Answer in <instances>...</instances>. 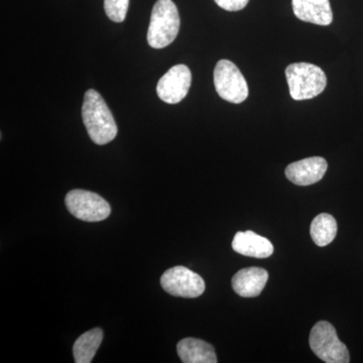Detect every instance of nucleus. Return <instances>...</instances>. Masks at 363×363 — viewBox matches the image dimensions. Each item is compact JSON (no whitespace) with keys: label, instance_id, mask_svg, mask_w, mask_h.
Returning a JSON list of instances; mask_svg holds the SVG:
<instances>
[{"label":"nucleus","instance_id":"f257e3e1","mask_svg":"<svg viewBox=\"0 0 363 363\" xmlns=\"http://www.w3.org/2000/svg\"><path fill=\"white\" fill-rule=\"evenodd\" d=\"M82 117L93 143L104 145L116 138L118 130L114 117L97 91L89 89L85 93Z\"/></svg>","mask_w":363,"mask_h":363},{"label":"nucleus","instance_id":"f03ea898","mask_svg":"<svg viewBox=\"0 0 363 363\" xmlns=\"http://www.w3.org/2000/svg\"><path fill=\"white\" fill-rule=\"evenodd\" d=\"M180 16L172 0H157L152 9L147 43L154 49H164L175 40L180 30Z\"/></svg>","mask_w":363,"mask_h":363},{"label":"nucleus","instance_id":"7ed1b4c3","mask_svg":"<svg viewBox=\"0 0 363 363\" xmlns=\"http://www.w3.org/2000/svg\"><path fill=\"white\" fill-rule=\"evenodd\" d=\"M286 78L294 100H308L323 92L327 77L320 67L309 63H295L286 67Z\"/></svg>","mask_w":363,"mask_h":363},{"label":"nucleus","instance_id":"20e7f679","mask_svg":"<svg viewBox=\"0 0 363 363\" xmlns=\"http://www.w3.org/2000/svg\"><path fill=\"white\" fill-rule=\"evenodd\" d=\"M310 347L320 359L327 363H348L350 352L345 344L339 340L333 325L320 321L310 333Z\"/></svg>","mask_w":363,"mask_h":363},{"label":"nucleus","instance_id":"39448f33","mask_svg":"<svg viewBox=\"0 0 363 363\" xmlns=\"http://www.w3.org/2000/svg\"><path fill=\"white\" fill-rule=\"evenodd\" d=\"M214 85L219 96L230 104H240L247 99V80L235 64L228 60H220L216 64Z\"/></svg>","mask_w":363,"mask_h":363},{"label":"nucleus","instance_id":"423d86ee","mask_svg":"<svg viewBox=\"0 0 363 363\" xmlns=\"http://www.w3.org/2000/svg\"><path fill=\"white\" fill-rule=\"evenodd\" d=\"M67 209L76 218L87 222H98L108 218L111 207L96 193L85 190H72L65 198Z\"/></svg>","mask_w":363,"mask_h":363},{"label":"nucleus","instance_id":"0eeeda50","mask_svg":"<svg viewBox=\"0 0 363 363\" xmlns=\"http://www.w3.org/2000/svg\"><path fill=\"white\" fill-rule=\"evenodd\" d=\"M162 289L169 295L182 298H197L205 291L204 279L185 267H175L164 272Z\"/></svg>","mask_w":363,"mask_h":363},{"label":"nucleus","instance_id":"6e6552de","mask_svg":"<svg viewBox=\"0 0 363 363\" xmlns=\"http://www.w3.org/2000/svg\"><path fill=\"white\" fill-rule=\"evenodd\" d=\"M191 82L192 74L187 66L172 67L157 82V96L166 104H179L187 96Z\"/></svg>","mask_w":363,"mask_h":363},{"label":"nucleus","instance_id":"1a4fd4ad","mask_svg":"<svg viewBox=\"0 0 363 363\" xmlns=\"http://www.w3.org/2000/svg\"><path fill=\"white\" fill-rule=\"evenodd\" d=\"M327 169L328 164L323 157H308L289 164L286 177L296 185L309 186L322 180Z\"/></svg>","mask_w":363,"mask_h":363},{"label":"nucleus","instance_id":"9d476101","mask_svg":"<svg viewBox=\"0 0 363 363\" xmlns=\"http://www.w3.org/2000/svg\"><path fill=\"white\" fill-rule=\"evenodd\" d=\"M269 279L266 269L260 267H247L234 274L233 288L240 297H257L264 291Z\"/></svg>","mask_w":363,"mask_h":363},{"label":"nucleus","instance_id":"9b49d317","mask_svg":"<svg viewBox=\"0 0 363 363\" xmlns=\"http://www.w3.org/2000/svg\"><path fill=\"white\" fill-rule=\"evenodd\" d=\"M293 11L298 20L318 26H329L333 13L329 0H293Z\"/></svg>","mask_w":363,"mask_h":363},{"label":"nucleus","instance_id":"f8f14e48","mask_svg":"<svg viewBox=\"0 0 363 363\" xmlns=\"http://www.w3.org/2000/svg\"><path fill=\"white\" fill-rule=\"evenodd\" d=\"M233 248L234 252L240 255L255 259H267L274 253V245L271 241L250 230L236 233Z\"/></svg>","mask_w":363,"mask_h":363},{"label":"nucleus","instance_id":"ddd939ff","mask_svg":"<svg viewBox=\"0 0 363 363\" xmlns=\"http://www.w3.org/2000/svg\"><path fill=\"white\" fill-rule=\"evenodd\" d=\"M179 357L184 363H216L213 346L196 338H185L177 345Z\"/></svg>","mask_w":363,"mask_h":363},{"label":"nucleus","instance_id":"4468645a","mask_svg":"<svg viewBox=\"0 0 363 363\" xmlns=\"http://www.w3.org/2000/svg\"><path fill=\"white\" fill-rule=\"evenodd\" d=\"M104 332L95 328L82 334L73 346L74 359L76 363H90L101 345Z\"/></svg>","mask_w":363,"mask_h":363},{"label":"nucleus","instance_id":"2eb2a0df","mask_svg":"<svg viewBox=\"0 0 363 363\" xmlns=\"http://www.w3.org/2000/svg\"><path fill=\"white\" fill-rule=\"evenodd\" d=\"M337 222L330 214L321 213L313 219L310 233L318 247H327L330 245L337 234Z\"/></svg>","mask_w":363,"mask_h":363},{"label":"nucleus","instance_id":"dca6fc26","mask_svg":"<svg viewBox=\"0 0 363 363\" xmlns=\"http://www.w3.org/2000/svg\"><path fill=\"white\" fill-rule=\"evenodd\" d=\"M130 0H104L106 16L114 23H123L128 13Z\"/></svg>","mask_w":363,"mask_h":363},{"label":"nucleus","instance_id":"f3484780","mask_svg":"<svg viewBox=\"0 0 363 363\" xmlns=\"http://www.w3.org/2000/svg\"><path fill=\"white\" fill-rule=\"evenodd\" d=\"M214 1L224 11H238L245 9L250 0H214Z\"/></svg>","mask_w":363,"mask_h":363}]
</instances>
